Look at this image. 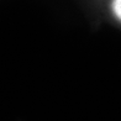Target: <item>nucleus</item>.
Here are the masks:
<instances>
[{
  "label": "nucleus",
  "instance_id": "f257e3e1",
  "mask_svg": "<svg viewBox=\"0 0 121 121\" xmlns=\"http://www.w3.org/2000/svg\"><path fill=\"white\" fill-rule=\"evenodd\" d=\"M114 10H115V13H116V15L121 19V0H115Z\"/></svg>",
  "mask_w": 121,
  "mask_h": 121
}]
</instances>
